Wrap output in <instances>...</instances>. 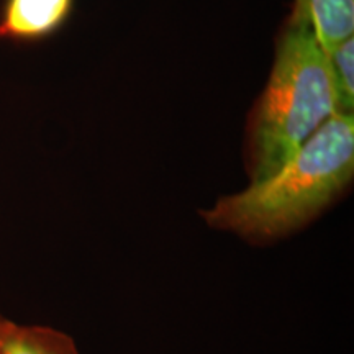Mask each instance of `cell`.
<instances>
[{
  "label": "cell",
  "mask_w": 354,
  "mask_h": 354,
  "mask_svg": "<svg viewBox=\"0 0 354 354\" xmlns=\"http://www.w3.org/2000/svg\"><path fill=\"white\" fill-rule=\"evenodd\" d=\"M338 115H354V37L326 48Z\"/></svg>",
  "instance_id": "cell-6"
},
{
  "label": "cell",
  "mask_w": 354,
  "mask_h": 354,
  "mask_svg": "<svg viewBox=\"0 0 354 354\" xmlns=\"http://www.w3.org/2000/svg\"><path fill=\"white\" fill-rule=\"evenodd\" d=\"M353 179L354 115H335L277 171L218 197L198 215L209 228L248 245H274L320 218Z\"/></svg>",
  "instance_id": "cell-1"
},
{
  "label": "cell",
  "mask_w": 354,
  "mask_h": 354,
  "mask_svg": "<svg viewBox=\"0 0 354 354\" xmlns=\"http://www.w3.org/2000/svg\"><path fill=\"white\" fill-rule=\"evenodd\" d=\"M0 354H81L73 336L46 325H20L7 318Z\"/></svg>",
  "instance_id": "cell-4"
},
{
  "label": "cell",
  "mask_w": 354,
  "mask_h": 354,
  "mask_svg": "<svg viewBox=\"0 0 354 354\" xmlns=\"http://www.w3.org/2000/svg\"><path fill=\"white\" fill-rule=\"evenodd\" d=\"M6 322H7V317L0 313V336H2V331H3V326H6Z\"/></svg>",
  "instance_id": "cell-7"
},
{
  "label": "cell",
  "mask_w": 354,
  "mask_h": 354,
  "mask_svg": "<svg viewBox=\"0 0 354 354\" xmlns=\"http://www.w3.org/2000/svg\"><path fill=\"white\" fill-rule=\"evenodd\" d=\"M338 115L326 51L304 0L279 28L268 82L248 113L243 167L250 183L277 171Z\"/></svg>",
  "instance_id": "cell-2"
},
{
  "label": "cell",
  "mask_w": 354,
  "mask_h": 354,
  "mask_svg": "<svg viewBox=\"0 0 354 354\" xmlns=\"http://www.w3.org/2000/svg\"><path fill=\"white\" fill-rule=\"evenodd\" d=\"M74 0H6L0 39L38 41L56 33L69 19Z\"/></svg>",
  "instance_id": "cell-3"
},
{
  "label": "cell",
  "mask_w": 354,
  "mask_h": 354,
  "mask_svg": "<svg viewBox=\"0 0 354 354\" xmlns=\"http://www.w3.org/2000/svg\"><path fill=\"white\" fill-rule=\"evenodd\" d=\"M323 48L354 37V0H304Z\"/></svg>",
  "instance_id": "cell-5"
}]
</instances>
